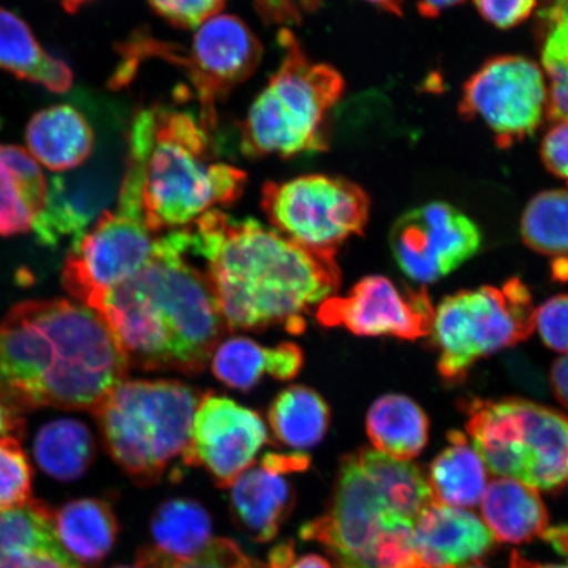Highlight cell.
Listing matches in <instances>:
<instances>
[{
    "label": "cell",
    "instance_id": "cell-45",
    "mask_svg": "<svg viewBox=\"0 0 568 568\" xmlns=\"http://www.w3.org/2000/svg\"><path fill=\"white\" fill-rule=\"evenodd\" d=\"M295 559L294 548L291 544H282L270 554L268 568H284Z\"/></svg>",
    "mask_w": 568,
    "mask_h": 568
},
{
    "label": "cell",
    "instance_id": "cell-3",
    "mask_svg": "<svg viewBox=\"0 0 568 568\" xmlns=\"http://www.w3.org/2000/svg\"><path fill=\"white\" fill-rule=\"evenodd\" d=\"M189 253L190 226L162 233L149 264L95 311L131 367L201 374L230 331L207 275L189 264Z\"/></svg>",
    "mask_w": 568,
    "mask_h": 568
},
{
    "label": "cell",
    "instance_id": "cell-12",
    "mask_svg": "<svg viewBox=\"0 0 568 568\" xmlns=\"http://www.w3.org/2000/svg\"><path fill=\"white\" fill-rule=\"evenodd\" d=\"M161 234L123 212L106 211L71 244L62 270L63 287L92 311L112 290L122 286L149 264Z\"/></svg>",
    "mask_w": 568,
    "mask_h": 568
},
{
    "label": "cell",
    "instance_id": "cell-44",
    "mask_svg": "<svg viewBox=\"0 0 568 568\" xmlns=\"http://www.w3.org/2000/svg\"><path fill=\"white\" fill-rule=\"evenodd\" d=\"M464 2L465 0H417V10L424 18L435 19L443 11Z\"/></svg>",
    "mask_w": 568,
    "mask_h": 568
},
{
    "label": "cell",
    "instance_id": "cell-38",
    "mask_svg": "<svg viewBox=\"0 0 568 568\" xmlns=\"http://www.w3.org/2000/svg\"><path fill=\"white\" fill-rule=\"evenodd\" d=\"M483 19L500 30L520 26L536 10L537 0H474Z\"/></svg>",
    "mask_w": 568,
    "mask_h": 568
},
{
    "label": "cell",
    "instance_id": "cell-1",
    "mask_svg": "<svg viewBox=\"0 0 568 568\" xmlns=\"http://www.w3.org/2000/svg\"><path fill=\"white\" fill-rule=\"evenodd\" d=\"M191 253L205 261L220 311L230 331L283 326L305 331V315L335 295L336 257L308 251L257 220L212 210L193 225Z\"/></svg>",
    "mask_w": 568,
    "mask_h": 568
},
{
    "label": "cell",
    "instance_id": "cell-41",
    "mask_svg": "<svg viewBox=\"0 0 568 568\" xmlns=\"http://www.w3.org/2000/svg\"><path fill=\"white\" fill-rule=\"evenodd\" d=\"M538 21L544 33L551 30L554 26L568 21V0H545L538 13Z\"/></svg>",
    "mask_w": 568,
    "mask_h": 568
},
{
    "label": "cell",
    "instance_id": "cell-30",
    "mask_svg": "<svg viewBox=\"0 0 568 568\" xmlns=\"http://www.w3.org/2000/svg\"><path fill=\"white\" fill-rule=\"evenodd\" d=\"M153 550L178 562L194 559L212 541V521L202 504L189 499L168 500L151 521Z\"/></svg>",
    "mask_w": 568,
    "mask_h": 568
},
{
    "label": "cell",
    "instance_id": "cell-33",
    "mask_svg": "<svg viewBox=\"0 0 568 568\" xmlns=\"http://www.w3.org/2000/svg\"><path fill=\"white\" fill-rule=\"evenodd\" d=\"M541 61L549 81L546 118L568 122V21L545 33Z\"/></svg>",
    "mask_w": 568,
    "mask_h": 568
},
{
    "label": "cell",
    "instance_id": "cell-25",
    "mask_svg": "<svg viewBox=\"0 0 568 568\" xmlns=\"http://www.w3.org/2000/svg\"><path fill=\"white\" fill-rule=\"evenodd\" d=\"M0 69L55 94L69 91L74 80L68 63L47 53L26 21L3 7H0Z\"/></svg>",
    "mask_w": 568,
    "mask_h": 568
},
{
    "label": "cell",
    "instance_id": "cell-26",
    "mask_svg": "<svg viewBox=\"0 0 568 568\" xmlns=\"http://www.w3.org/2000/svg\"><path fill=\"white\" fill-rule=\"evenodd\" d=\"M366 430L375 450L390 458L410 460L428 444L429 418L409 397L388 394L368 409Z\"/></svg>",
    "mask_w": 568,
    "mask_h": 568
},
{
    "label": "cell",
    "instance_id": "cell-15",
    "mask_svg": "<svg viewBox=\"0 0 568 568\" xmlns=\"http://www.w3.org/2000/svg\"><path fill=\"white\" fill-rule=\"evenodd\" d=\"M316 320L325 328H345L355 336L414 341L430 335L435 310L425 288H400L386 276L372 275L346 296L320 304Z\"/></svg>",
    "mask_w": 568,
    "mask_h": 568
},
{
    "label": "cell",
    "instance_id": "cell-39",
    "mask_svg": "<svg viewBox=\"0 0 568 568\" xmlns=\"http://www.w3.org/2000/svg\"><path fill=\"white\" fill-rule=\"evenodd\" d=\"M541 160L550 173L568 182V122L557 123L546 133Z\"/></svg>",
    "mask_w": 568,
    "mask_h": 568
},
{
    "label": "cell",
    "instance_id": "cell-35",
    "mask_svg": "<svg viewBox=\"0 0 568 568\" xmlns=\"http://www.w3.org/2000/svg\"><path fill=\"white\" fill-rule=\"evenodd\" d=\"M139 565L145 568H265L246 557L236 544L226 538L212 539L194 559L178 562L153 549H142Z\"/></svg>",
    "mask_w": 568,
    "mask_h": 568
},
{
    "label": "cell",
    "instance_id": "cell-7",
    "mask_svg": "<svg viewBox=\"0 0 568 568\" xmlns=\"http://www.w3.org/2000/svg\"><path fill=\"white\" fill-rule=\"evenodd\" d=\"M202 395L178 381H123L95 408L110 456L142 485L186 453Z\"/></svg>",
    "mask_w": 568,
    "mask_h": 568
},
{
    "label": "cell",
    "instance_id": "cell-8",
    "mask_svg": "<svg viewBox=\"0 0 568 568\" xmlns=\"http://www.w3.org/2000/svg\"><path fill=\"white\" fill-rule=\"evenodd\" d=\"M466 429L489 471L536 489L564 485L568 473V417L521 399L474 400Z\"/></svg>",
    "mask_w": 568,
    "mask_h": 568
},
{
    "label": "cell",
    "instance_id": "cell-46",
    "mask_svg": "<svg viewBox=\"0 0 568 568\" xmlns=\"http://www.w3.org/2000/svg\"><path fill=\"white\" fill-rule=\"evenodd\" d=\"M284 568H333L328 560L315 556V554H310V556L302 557L300 559H294L288 566Z\"/></svg>",
    "mask_w": 568,
    "mask_h": 568
},
{
    "label": "cell",
    "instance_id": "cell-6",
    "mask_svg": "<svg viewBox=\"0 0 568 568\" xmlns=\"http://www.w3.org/2000/svg\"><path fill=\"white\" fill-rule=\"evenodd\" d=\"M282 61L241 126L248 158L290 159L326 148V120L345 89L337 69L315 62L293 32L280 33Z\"/></svg>",
    "mask_w": 568,
    "mask_h": 568
},
{
    "label": "cell",
    "instance_id": "cell-37",
    "mask_svg": "<svg viewBox=\"0 0 568 568\" xmlns=\"http://www.w3.org/2000/svg\"><path fill=\"white\" fill-rule=\"evenodd\" d=\"M536 326L544 343L552 351L568 352V295L545 302L536 312Z\"/></svg>",
    "mask_w": 568,
    "mask_h": 568
},
{
    "label": "cell",
    "instance_id": "cell-9",
    "mask_svg": "<svg viewBox=\"0 0 568 568\" xmlns=\"http://www.w3.org/2000/svg\"><path fill=\"white\" fill-rule=\"evenodd\" d=\"M261 42L244 20L219 13L197 27L187 49L136 36L122 49L123 61L112 81L124 87L136 73L140 62L161 59L187 74L199 103L201 122L209 131L217 123V104L257 70Z\"/></svg>",
    "mask_w": 568,
    "mask_h": 568
},
{
    "label": "cell",
    "instance_id": "cell-24",
    "mask_svg": "<svg viewBox=\"0 0 568 568\" xmlns=\"http://www.w3.org/2000/svg\"><path fill=\"white\" fill-rule=\"evenodd\" d=\"M480 508L483 521L499 541L527 542L548 529L549 516L541 496L520 480L499 478L489 483Z\"/></svg>",
    "mask_w": 568,
    "mask_h": 568
},
{
    "label": "cell",
    "instance_id": "cell-4",
    "mask_svg": "<svg viewBox=\"0 0 568 568\" xmlns=\"http://www.w3.org/2000/svg\"><path fill=\"white\" fill-rule=\"evenodd\" d=\"M210 132L189 112L160 105L139 111L126 134L118 211L161 234L239 201L247 176L217 161Z\"/></svg>",
    "mask_w": 568,
    "mask_h": 568
},
{
    "label": "cell",
    "instance_id": "cell-14",
    "mask_svg": "<svg viewBox=\"0 0 568 568\" xmlns=\"http://www.w3.org/2000/svg\"><path fill=\"white\" fill-rule=\"evenodd\" d=\"M481 233L464 212L445 202H430L396 220L389 247L412 281L444 278L478 253Z\"/></svg>",
    "mask_w": 568,
    "mask_h": 568
},
{
    "label": "cell",
    "instance_id": "cell-34",
    "mask_svg": "<svg viewBox=\"0 0 568 568\" xmlns=\"http://www.w3.org/2000/svg\"><path fill=\"white\" fill-rule=\"evenodd\" d=\"M32 467L19 437H0V513L31 500Z\"/></svg>",
    "mask_w": 568,
    "mask_h": 568
},
{
    "label": "cell",
    "instance_id": "cell-50",
    "mask_svg": "<svg viewBox=\"0 0 568 568\" xmlns=\"http://www.w3.org/2000/svg\"><path fill=\"white\" fill-rule=\"evenodd\" d=\"M449 568H486V567L481 566V565H477V564H468V565H464V566L449 567Z\"/></svg>",
    "mask_w": 568,
    "mask_h": 568
},
{
    "label": "cell",
    "instance_id": "cell-32",
    "mask_svg": "<svg viewBox=\"0 0 568 568\" xmlns=\"http://www.w3.org/2000/svg\"><path fill=\"white\" fill-rule=\"evenodd\" d=\"M525 245L554 258V274L568 281V190H549L528 203L521 217Z\"/></svg>",
    "mask_w": 568,
    "mask_h": 568
},
{
    "label": "cell",
    "instance_id": "cell-18",
    "mask_svg": "<svg viewBox=\"0 0 568 568\" xmlns=\"http://www.w3.org/2000/svg\"><path fill=\"white\" fill-rule=\"evenodd\" d=\"M414 539L426 568L471 564L491 550L496 541L477 515L435 501L418 516Z\"/></svg>",
    "mask_w": 568,
    "mask_h": 568
},
{
    "label": "cell",
    "instance_id": "cell-2",
    "mask_svg": "<svg viewBox=\"0 0 568 568\" xmlns=\"http://www.w3.org/2000/svg\"><path fill=\"white\" fill-rule=\"evenodd\" d=\"M130 368L104 320L87 305L27 301L0 323V396L18 410L94 412Z\"/></svg>",
    "mask_w": 568,
    "mask_h": 568
},
{
    "label": "cell",
    "instance_id": "cell-31",
    "mask_svg": "<svg viewBox=\"0 0 568 568\" xmlns=\"http://www.w3.org/2000/svg\"><path fill=\"white\" fill-rule=\"evenodd\" d=\"M34 458L57 480L81 478L95 458V442L87 425L60 418L42 426L34 439Z\"/></svg>",
    "mask_w": 568,
    "mask_h": 568
},
{
    "label": "cell",
    "instance_id": "cell-42",
    "mask_svg": "<svg viewBox=\"0 0 568 568\" xmlns=\"http://www.w3.org/2000/svg\"><path fill=\"white\" fill-rule=\"evenodd\" d=\"M550 385L554 395L565 408L568 409V352L551 367Z\"/></svg>",
    "mask_w": 568,
    "mask_h": 568
},
{
    "label": "cell",
    "instance_id": "cell-43",
    "mask_svg": "<svg viewBox=\"0 0 568 568\" xmlns=\"http://www.w3.org/2000/svg\"><path fill=\"white\" fill-rule=\"evenodd\" d=\"M19 412L0 396V437H19L23 433L24 422L21 420Z\"/></svg>",
    "mask_w": 568,
    "mask_h": 568
},
{
    "label": "cell",
    "instance_id": "cell-13",
    "mask_svg": "<svg viewBox=\"0 0 568 568\" xmlns=\"http://www.w3.org/2000/svg\"><path fill=\"white\" fill-rule=\"evenodd\" d=\"M548 90L541 68L523 55H497L468 78L459 113L480 120L497 146L508 149L535 136L546 116Z\"/></svg>",
    "mask_w": 568,
    "mask_h": 568
},
{
    "label": "cell",
    "instance_id": "cell-27",
    "mask_svg": "<svg viewBox=\"0 0 568 568\" xmlns=\"http://www.w3.org/2000/svg\"><path fill=\"white\" fill-rule=\"evenodd\" d=\"M449 443L426 478L433 501L462 509L478 506L488 486L486 464L460 432H450Z\"/></svg>",
    "mask_w": 568,
    "mask_h": 568
},
{
    "label": "cell",
    "instance_id": "cell-29",
    "mask_svg": "<svg viewBox=\"0 0 568 568\" xmlns=\"http://www.w3.org/2000/svg\"><path fill=\"white\" fill-rule=\"evenodd\" d=\"M331 423L324 397L305 386H291L275 397L268 424L280 443L296 450L311 449L323 442Z\"/></svg>",
    "mask_w": 568,
    "mask_h": 568
},
{
    "label": "cell",
    "instance_id": "cell-36",
    "mask_svg": "<svg viewBox=\"0 0 568 568\" xmlns=\"http://www.w3.org/2000/svg\"><path fill=\"white\" fill-rule=\"evenodd\" d=\"M229 0H148L152 9L170 24L197 28L219 16Z\"/></svg>",
    "mask_w": 568,
    "mask_h": 568
},
{
    "label": "cell",
    "instance_id": "cell-17",
    "mask_svg": "<svg viewBox=\"0 0 568 568\" xmlns=\"http://www.w3.org/2000/svg\"><path fill=\"white\" fill-rule=\"evenodd\" d=\"M120 180H111L105 169L90 168L61 174L48 182L44 209L34 220L40 243L55 246L63 239H80L118 199Z\"/></svg>",
    "mask_w": 568,
    "mask_h": 568
},
{
    "label": "cell",
    "instance_id": "cell-19",
    "mask_svg": "<svg viewBox=\"0 0 568 568\" xmlns=\"http://www.w3.org/2000/svg\"><path fill=\"white\" fill-rule=\"evenodd\" d=\"M231 487L234 520L254 541H272L295 507V491L284 474L264 465L248 467Z\"/></svg>",
    "mask_w": 568,
    "mask_h": 568
},
{
    "label": "cell",
    "instance_id": "cell-21",
    "mask_svg": "<svg viewBox=\"0 0 568 568\" xmlns=\"http://www.w3.org/2000/svg\"><path fill=\"white\" fill-rule=\"evenodd\" d=\"M304 354L294 343L267 347L246 337H234L220 343L212 355V373L234 389L248 390L265 375L278 381L294 379L301 373Z\"/></svg>",
    "mask_w": 568,
    "mask_h": 568
},
{
    "label": "cell",
    "instance_id": "cell-10",
    "mask_svg": "<svg viewBox=\"0 0 568 568\" xmlns=\"http://www.w3.org/2000/svg\"><path fill=\"white\" fill-rule=\"evenodd\" d=\"M531 295L518 278L446 296L435 311L433 336L445 381L465 379L475 362L515 346L536 329Z\"/></svg>",
    "mask_w": 568,
    "mask_h": 568
},
{
    "label": "cell",
    "instance_id": "cell-47",
    "mask_svg": "<svg viewBox=\"0 0 568 568\" xmlns=\"http://www.w3.org/2000/svg\"><path fill=\"white\" fill-rule=\"evenodd\" d=\"M509 568H568V565H542L524 558L520 552L514 551Z\"/></svg>",
    "mask_w": 568,
    "mask_h": 568
},
{
    "label": "cell",
    "instance_id": "cell-51",
    "mask_svg": "<svg viewBox=\"0 0 568 568\" xmlns=\"http://www.w3.org/2000/svg\"><path fill=\"white\" fill-rule=\"evenodd\" d=\"M112 568H145V567H142V566L139 565V566H134V567H132V566H116V567H112Z\"/></svg>",
    "mask_w": 568,
    "mask_h": 568
},
{
    "label": "cell",
    "instance_id": "cell-49",
    "mask_svg": "<svg viewBox=\"0 0 568 568\" xmlns=\"http://www.w3.org/2000/svg\"><path fill=\"white\" fill-rule=\"evenodd\" d=\"M65 11L74 13L81 9L82 6L91 2V0H59Z\"/></svg>",
    "mask_w": 568,
    "mask_h": 568
},
{
    "label": "cell",
    "instance_id": "cell-16",
    "mask_svg": "<svg viewBox=\"0 0 568 568\" xmlns=\"http://www.w3.org/2000/svg\"><path fill=\"white\" fill-rule=\"evenodd\" d=\"M267 428L257 412L230 397L202 395L183 464L205 468L219 486L230 487L252 467L267 443Z\"/></svg>",
    "mask_w": 568,
    "mask_h": 568
},
{
    "label": "cell",
    "instance_id": "cell-23",
    "mask_svg": "<svg viewBox=\"0 0 568 568\" xmlns=\"http://www.w3.org/2000/svg\"><path fill=\"white\" fill-rule=\"evenodd\" d=\"M63 549L44 503L31 499L0 513V568H42Z\"/></svg>",
    "mask_w": 568,
    "mask_h": 568
},
{
    "label": "cell",
    "instance_id": "cell-22",
    "mask_svg": "<svg viewBox=\"0 0 568 568\" xmlns=\"http://www.w3.org/2000/svg\"><path fill=\"white\" fill-rule=\"evenodd\" d=\"M47 190L45 176L30 152L0 144V236L30 232L44 209Z\"/></svg>",
    "mask_w": 568,
    "mask_h": 568
},
{
    "label": "cell",
    "instance_id": "cell-40",
    "mask_svg": "<svg viewBox=\"0 0 568 568\" xmlns=\"http://www.w3.org/2000/svg\"><path fill=\"white\" fill-rule=\"evenodd\" d=\"M311 464V459L307 454L302 452L297 453H267L261 460V465L267 468H272L274 471L281 474H291L297 471H304Z\"/></svg>",
    "mask_w": 568,
    "mask_h": 568
},
{
    "label": "cell",
    "instance_id": "cell-20",
    "mask_svg": "<svg viewBox=\"0 0 568 568\" xmlns=\"http://www.w3.org/2000/svg\"><path fill=\"white\" fill-rule=\"evenodd\" d=\"M28 152L49 170L67 173L94 152L95 133L75 106L59 104L34 113L26 130Z\"/></svg>",
    "mask_w": 568,
    "mask_h": 568
},
{
    "label": "cell",
    "instance_id": "cell-48",
    "mask_svg": "<svg viewBox=\"0 0 568 568\" xmlns=\"http://www.w3.org/2000/svg\"><path fill=\"white\" fill-rule=\"evenodd\" d=\"M382 11L394 13V16L402 17L404 10V3L406 0H365Z\"/></svg>",
    "mask_w": 568,
    "mask_h": 568
},
{
    "label": "cell",
    "instance_id": "cell-52",
    "mask_svg": "<svg viewBox=\"0 0 568 568\" xmlns=\"http://www.w3.org/2000/svg\"><path fill=\"white\" fill-rule=\"evenodd\" d=\"M567 479H568V473H567Z\"/></svg>",
    "mask_w": 568,
    "mask_h": 568
},
{
    "label": "cell",
    "instance_id": "cell-11",
    "mask_svg": "<svg viewBox=\"0 0 568 568\" xmlns=\"http://www.w3.org/2000/svg\"><path fill=\"white\" fill-rule=\"evenodd\" d=\"M261 204L273 230L332 257L347 240L364 233L371 213V199L357 183L328 174L267 182Z\"/></svg>",
    "mask_w": 568,
    "mask_h": 568
},
{
    "label": "cell",
    "instance_id": "cell-28",
    "mask_svg": "<svg viewBox=\"0 0 568 568\" xmlns=\"http://www.w3.org/2000/svg\"><path fill=\"white\" fill-rule=\"evenodd\" d=\"M57 536L77 560L98 562L116 542L119 525L109 504L98 499L70 501L54 515Z\"/></svg>",
    "mask_w": 568,
    "mask_h": 568
},
{
    "label": "cell",
    "instance_id": "cell-53",
    "mask_svg": "<svg viewBox=\"0 0 568 568\" xmlns=\"http://www.w3.org/2000/svg\"><path fill=\"white\" fill-rule=\"evenodd\" d=\"M568 183V182H567Z\"/></svg>",
    "mask_w": 568,
    "mask_h": 568
},
{
    "label": "cell",
    "instance_id": "cell-5",
    "mask_svg": "<svg viewBox=\"0 0 568 568\" xmlns=\"http://www.w3.org/2000/svg\"><path fill=\"white\" fill-rule=\"evenodd\" d=\"M432 503L420 468L362 449L341 460L328 509L301 537L325 546L339 568H426L414 530Z\"/></svg>",
    "mask_w": 568,
    "mask_h": 568
}]
</instances>
